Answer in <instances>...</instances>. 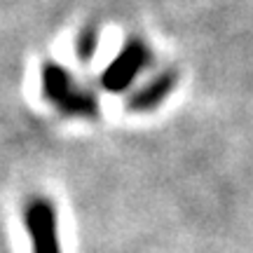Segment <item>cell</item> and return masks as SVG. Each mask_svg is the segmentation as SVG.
Masks as SVG:
<instances>
[{
  "label": "cell",
  "instance_id": "4",
  "mask_svg": "<svg viewBox=\"0 0 253 253\" xmlns=\"http://www.w3.org/2000/svg\"><path fill=\"white\" fill-rule=\"evenodd\" d=\"M173 84H176V75L173 73H164L160 75L153 84H148L143 91H138L131 101V108L136 110H150L155 106H160L167 96H169V91L173 89Z\"/></svg>",
  "mask_w": 253,
  "mask_h": 253
},
{
  "label": "cell",
  "instance_id": "3",
  "mask_svg": "<svg viewBox=\"0 0 253 253\" xmlns=\"http://www.w3.org/2000/svg\"><path fill=\"white\" fill-rule=\"evenodd\" d=\"M148 63V52L141 42H129L120 52V56L108 66V71L103 73L101 82L108 89H122L136 78V73Z\"/></svg>",
  "mask_w": 253,
  "mask_h": 253
},
{
  "label": "cell",
  "instance_id": "1",
  "mask_svg": "<svg viewBox=\"0 0 253 253\" xmlns=\"http://www.w3.org/2000/svg\"><path fill=\"white\" fill-rule=\"evenodd\" d=\"M42 89L49 101L71 115H94L96 113V101L87 91H80L73 87L68 73H63L56 66H45L42 71Z\"/></svg>",
  "mask_w": 253,
  "mask_h": 253
},
{
  "label": "cell",
  "instance_id": "2",
  "mask_svg": "<svg viewBox=\"0 0 253 253\" xmlns=\"http://www.w3.org/2000/svg\"><path fill=\"white\" fill-rule=\"evenodd\" d=\"M26 227L33 239V253H59L54 209L45 199H36L26 207Z\"/></svg>",
  "mask_w": 253,
  "mask_h": 253
}]
</instances>
